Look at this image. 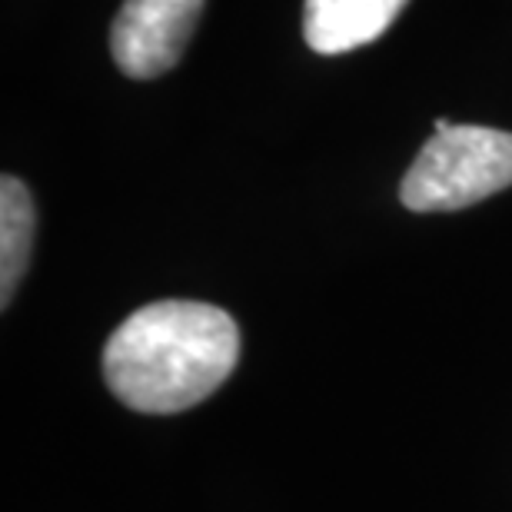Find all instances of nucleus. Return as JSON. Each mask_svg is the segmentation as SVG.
<instances>
[{
    "label": "nucleus",
    "mask_w": 512,
    "mask_h": 512,
    "mask_svg": "<svg viewBox=\"0 0 512 512\" xmlns=\"http://www.w3.org/2000/svg\"><path fill=\"white\" fill-rule=\"evenodd\" d=\"M240 326L220 306L160 300L140 306L104 346V380L137 413H183L230 380Z\"/></svg>",
    "instance_id": "1"
},
{
    "label": "nucleus",
    "mask_w": 512,
    "mask_h": 512,
    "mask_svg": "<svg viewBox=\"0 0 512 512\" xmlns=\"http://www.w3.org/2000/svg\"><path fill=\"white\" fill-rule=\"evenodd\" d=\"M37 233L34 197L24 187V180L7 177L0 180V303L4 310L14 300L20 280L27 273L30 250Z\"/></svg>",
    "instance_id": "5"
},
{
    "label": "nucleus",
    "mask_w": 512,
    "mask_h": 512,
    "mask_svg": "<svg viewBox=\"0 0 512 512\" xmlns=\"http://www.w3.org/2000/svg\"><path fill=\"white\" fill-rule=\"evenodd\" d=\"M203 0H127L110 30V54L120 74L153 80L180 64Z\"/></svg>",
    "instance_id": "3"
},
{
    "label": "nucleus",
    "mask_w": 512,
    "mask_h": 512,
    "mask_svg": "<svg viewBox=\"0 0 512 512\" xmlns=\"http://www.w3.org/2000/svg\"><path fill=\"white\" fill-rule=\"evenodd\" d=\"M433 130L399 183L406 210L453 213L512 187V133L446 117Z\"/></svg>",
    "instance_id": "2"
},
{
    "label": "nucleus",
    "mask_w": 512,
    "mask_h": 512,
    "mask_svg": "<svg viewBox=\"0 0 512 512\" xmlns=\"http://www.w3.org/2000/svg\"><path fill=\"white\" fill-rule=\"evenodd\" d=\"M409 0H306L303 40L323 57L350 54L380 40Z\"/></svg>",
    "instance_id": "4"
}]
</instances>
